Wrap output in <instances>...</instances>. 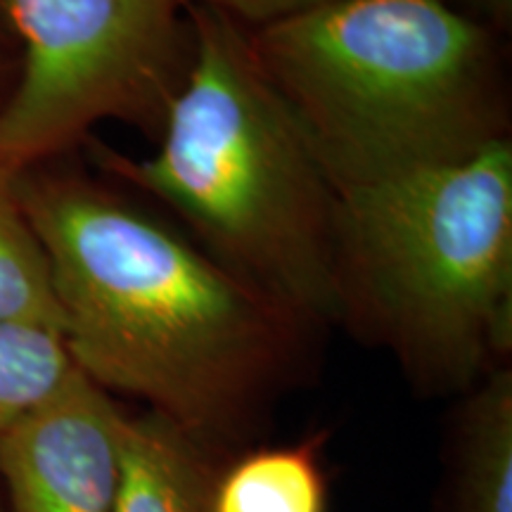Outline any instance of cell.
<instances>
[{
  "instance_id": "obj_1",
  "label": "cell",
  "mask_w": 512,
  "mask_h": 512,
  "mask_svg": "<svg viewBox=\"0 0 512 512\" xmlns=\"http://www.w3.org/2000/svg\"><path fill=\"white\" fill-rule=\"evenodd\" d=\"M12 190L46 249L74 366L221 458L294 373L306 325L105 185L31 169Z\"/></svg>"
},
{
  "instance_id": "obj_3",
  "label": "cell",
  "mask_w": 512,
  "mask_h": 512,
  "mask_svg": "<svg viewBox=\"0 0 512 512\" xmlns=\"http://www.w3.org/2000/svg\"><path fill=\"white\" fill-rule=\"evenodd\" d=\"M249 41L335 192L508 138L496 34L446 0H335Z\"/></svg>"
},
{
  "instance_id": "obj_11",
  "label": "cell",
  "mask_w": 512,
  "mask_h": 512,
  "mask_svg": "<svg viewBox=\"0 0 512 512\" xmlns=\"http://www.w3.org/2000/svg\"><path fill=\"white\" fill-rule=\"evenodd\" d=\"M74 370L60 332L0 320V439Z\"/></svg>"
},
{
  "instance_id": "obj_13",
  "label": "cell",
  "mask_w": 512,
  "mask_h": 512,
  "mask_svg": "<svg viewBox=\"0 0 512 512\" xmlns=\"http://www.w3.org/2000/svg\"><path fill=\"white\" fill-rule=\"evenodd\" d=\"M446 3L465 17L475 19L491 34L508 31L512 24V0H446Z\"/></svg>"
},
{
  "instance_id": "obj_7",
  "label": "cell",
  "mask_w": 512,
  "mask_h": 512,
  "mask_svg": "<svg viewBox=\"0 0 512 512\" xmlns=\"http://www.w3.org/2000/svg\"><path fill=\"white\" fill-rule=\"evenodd\" d=\"M221 467L162 415H124L114 512H211Z\"/></svg>"
},
{
  "instance_id": "obj_6",
  "label": "cell",
  "mask_w": 512,
  "mask_h": 512,
  "mask_svg": "<svg viewBox=\"0 0 512 512\" xmlns=\"http://www.w3.org/2000/svg\"><path fill=\"white\" fill-rule=\"evenodd\" d=\"M124 413L74 366L0 439L8 512H114Z\"/></svg>"
},
{
  "instance_id": "obj_14",
  "label": "cell",
  "mask_w": 512,
  "mask_h": 512,
  "mask_svg": "<svg viewBox=\"0 0 512 512\" xmlns=\"http://www.w3.org/2000/svg\"><path fill=\"white\" fill-rule=\"evenodd\" d=\"M0 512H3V508H0Z\"/></svg>"
},
{
  "instance_id": "obj_5",
  "label": "cell",
  "mask_w": 512,
  "mask_h": 512,
  "mask_svg": "<svg viewBox=\"0 0 512 512\" xmlns=\"http://www.w3.org/2000/svg\"><path fill=\"white\" fill-rule=\"evenodd\" d=\"M22 69L0 105V181L105 119L159 126L188 72L192 0H3Z\"/></svg>"
},
{
  "instance_id": "obj_8",
  "label": "cell",
  "mask_w": 512,
  "mask_h": 512,
  "mask_svg": "<svg viewBox=\"0 0 512 512\" xmlns=\"http://www.w3.org/2000/svg\"><path fill=\"white\" fill-rule=\"evenodd\" d=\"M451 512H512V373L496 368L460 406L451 439Z\"/></svg>"
},
{
  "instance_id": "obj_12",
  "label": "cell",
  "mask_w": 512,
  "mask_h": 512,
  "mask_svg": "<svg viewBox=\"0 0 512 512\" xmlns=\"http://www.w3.org/2000/svg\"><path fill=\"white\" fill-rule=\"evenodd\" d=\"M192 3L221 10L223 15L233 17L247 29H259L266 24L283 22V19L323 8L335 0H192Z\"/></svg>"
},
{
  "instance_id": "obj_4",
  "label": "cell",
  "mask_w": 512,
  "mask_h": 512,
  "mask_svg": "<svg viewBox=\"0 0 512 512\" xmlns=\"http://www.w3.org/2000/svg\"><path fill=\"white\" fill-rule=\"evenodd\" d=\"M339 320L427 394L470 392L512 349V145L337 192Z\"/></svg>"
},
{
  "instance_id": "obj_9",
  "label": "cell",
  "mask_w": 512,
  "mask_h": 512,
  "mask_svg": "<svg viewBox=\"0 0 512 512\" xmlns=\"http://www.w3.org/2000/svg\"><path fill=\"white\" fill-rule=\"evenodd\" d=\"M318 437L256 448L221 467L211 512H328V479Z\"/></svg>"
},
{
  "instance_id": "obj_10",
  "label": "cell",
  "mask_w": 512,
  "mask_h": 512,
  "mask_svg": "<svg viewBox=\"0 0 512 512\" xmlns=\"http://www.w3.org/2000/svg\"><path fill=\"white\" fill-rule=\"evenodd\" d=\"M0 320L50 328L62 335L50 261L12 181H0Z\"/></svg>"
},
{
  "instance_id": "obj_2",
  "label": "cell",
  "mask_w": 512,
  "mask_h": 512,
  "mask_svg": "<svg viewBox=\"0 0 512 512\" xmlns=\"http://www.w3.org/2000/svg\"><path fill=\"white\" fill-rule=\"evenodd\" d=\"M188 17L192 55L159 150L143 159L102 150V164L164 202L200 247L294 320L339 323L337 192L249 29L197 3Z\"/></svg>"
}]
</instances>
